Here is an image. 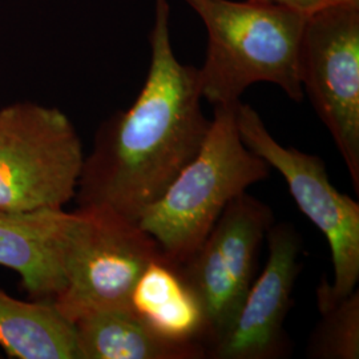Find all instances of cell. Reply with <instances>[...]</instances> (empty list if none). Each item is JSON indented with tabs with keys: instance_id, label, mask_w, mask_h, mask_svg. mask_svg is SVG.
<instances>
[{
	"instance_id": "1",
	"label": "cell",
	"mask_w": 359,
	"mask_h": 359,
	"mask_svg": "<svg viewBox=\"0 0 359 359\" xmlns=\"http://www.w3.org/2000/svg\"><path fill=\"white\" fill-rule=\"evenodd\" d=\"M168 0H154L151 62L127 111L105 120L84 157L77 209L107 208L137 222L200 151L210 128L203 114L198 68L173 51Z\"/></svg>"
},
{
	"instance_id": "2",
	"label": "cell",
	"mask_w": 359,
	"mask_h": 359,
	"mask_svg": "<svg viewBox=\"0 0 359 359\" xmlns=\"http://www.w3.org/2000/svg\"><path fill=\"white\" fill-rule=\"evenodd\" d=\"M208 32L198 68L203 99L236 104L256 83H271L294 102L304 99L298 56L309 13L262 0H184Z\"/></svg>"
},
{
	"instance_id": "3",
	"label": "cell",
	"mask_w": 359,
	"mask_h": 359,
	"mask_svg": "<svg viewBox=\"0 0 359 359\" xmlns=\"http://www.w3.org/2000/svg\"><path fill=\"white\" fill-rule=\"evenodd\" d=\"M236 104L213 105L200 151L137 221L176 265L203 244L231 200L270 175L269 164L241 139Z\"/></svg>"
},
{
	"instance_id": "4",
	"label": "cell",
	"mask_w": 359,
	"mask_h": 359,
	"mask_svg": "<svg viewBox=\"0 0 359 359\" xmlns=\"http://www.w3.org/2000/svg\"><path fill=\"white\" fill-rule=\"evenodd\" d=\"M83 163L76 128L59 108L20 102L0 109V212L63 209Z\"/></svg>"
},
{
	"instance_id": "5",
	"label": "cell",
	"mask_w": 359,
	"mask_h": 359,
	"mask_svg": "<svg viewBox=\"0 0 359 359\" xmlns=\"http://www.w3.org/2000/svg\"><path fill=\"white\" fill-rule=\"evenodd\" d=\"M76 213L65 285L51 299L71 323L97 310L130 309L135 283L151 261L164 256L137 222L111 209L84 208Z\"/></svg>"
},
{
	"instance_id": "6",
	"label": "cell",
	"mask_w": 359,
	"mask_h": 359,
	"mask_svg": "<svg viewBox=\"0 0 359 359\" xmlns=\"http://www.w3.org/2000/svg\"><path fill=\"white\" fill-rule=\"evenodd\" d=\"M236 123L245 145L283 175L298 209L327 240L333 283L321 281L317 295L335 302L350 294L359 281L358 203L337 191L321 157L277 142L252 105L236 104Z\"/></svg>"
},
{
	"instance_id": "7",
	"label": "cell",
	"mask_w": 359,
	"mask_h": 359,
	"mask_svg": "<svg viewBox=\"0 0 359 359\" xmlns=\"http://www.w3.org/2000/svg\"><path fill=\"white\" fill-rule=\"evenodd\" d=\"M299 81L333 137L359 192V7L308 13L298 56Z\"/></svg>"
},
{
	"instance_id": "8",
	"label": "cell",
	"mask_w": 359,
	"mask_h": 359,
	"mask_svg": "<svg viewBox=\"0 0 359 359\" xmlns=\"http://www.w3.org/2000/svg\"><path fill=\"white\" fill-rule=\"evenodd\" d=\"M273 224L270 206L243 193L224 209L198 249L179 265L204 309L208 351L244 301L255 280L257 256Z\"/></svg>"
},
{
	"instance_id": "9",
	"label": "cell",
	"mask_w": 359,
	"mask_h": 359,
	"mask_svg": "<svg viewBox=\"0 0 359 359\" xmlns=\"http://www.w3.org/2000/svg\"><path fill=\"white\" fill-rule=\"evenodd\" d=\"M266 237V264L225 332L209 347L208 358L277 359L289 351L283 322L301 270L302 238L286 222L273 224Z\"/></svg>"
},
{
	"instance_id": "10",
	"label": "cell",
	"mask_w": 359,
	"mask_h": 359,
	"mask_svg": "<svg viewBox=\"0 0 359 359\" xmlns=\"http://www.w3.org/2000/svg\"><path fill=\"white\" fill-rule=\"evenodd\" d=\"M77 213L0 212V265L16 271L36 299H52L65 285V261Z\"/></svg>"
},
{
	"instance_id": "11",
	"label": "cell",
	"mask_w": 359,
	"mask_h": 359,
	"mask_svg": "<svg viewBox=\"0 0 359 359\" xmlns=\"http://www.w3.org/2000/svg\"><path fill=\"white\" fill-rule=\"evenodd\" d=\"M129 304L132 311L157 335L180 344L205 345L203 305L182 277L179 265L165 257L151 261L144 269Z\"/></svg>"
},
{
	"instance_id": "12",
	"label": "cell",
	"mask_w": 359,
	"mask_h": 359,
	"mask_svg": "<svg viewBox=\"0 0 359 359\" xmlns=\"http://www.w3.org/2000/svg\"><path fill=\"white\" fill-rule=\"evenodd\" d=\"M80 359H204L200 342L180 344L154 333L132 309H104L75 323Z\"/></svg>"
},
{
	"instance_id": "13",
	"label": "cell",
	"mask_w": 359,
	"mask_h": 359,
	"mask_svg": "<svg viewBox=\"0 0 359 359\" xmlns=\"http://www.w3.org/2000/svg\"><path fill=\"white\" fill-rule=\"evenodd\" d=\"M0 346L18 359H80L76 332L51 299L22 301L0 289Z\"/></svg>"
},
{
	"instance_id": "14",
	"label": "cell",
	"mask_w": 359,
	"mask_h": 359,
	"mask_svg": "<svg viewBox=\"0 0 359 359\" xmlns=\"http://www.w3.org/2000/svg\"><path fill=\"white\" fill-rule=\"evenodd\" d=\"M322 320L310 335L306 357L313 359L359 358V292L339 301L317 295Z\"/></svg>"
},
{
	"instance_id": "15",
	"label": "cell",
	"mask_w": 359,
	"mask_h": 359,
	"mask_svg": "<svg viewBox=\"0 0 359 359\" xmlns=\"http://www.w3.org/2000/svg\"><path fill=\"white\" fill-rule=\"evenodd\" d=\"M262 1L280 3V4H285V6L297 8V10H301L304 13H311L320 4V0H262Z\"/></svg>"
},
{
	"instance_id": "16",
	"label": "cell",
	"mask_w": 359,
	"mask_h": 359,
	"mask_svg": "<svg viewBox=\"0 0 359 359\" xmlns=\"http://www.w3.org/2000/svg\"><path fill=\"white\" fill-rule=\"evenodd\" d=\"M332 6H357L359 7V0H320V7H332Z\"/></svg>"
}]
</instances>
